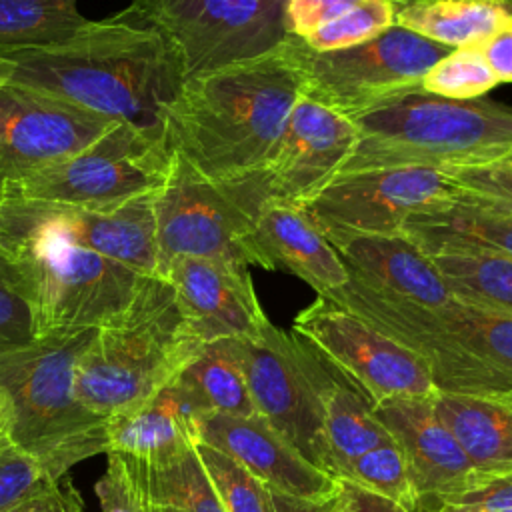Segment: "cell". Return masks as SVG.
Here are the masks:
<instances>
[{"label":"cell","instance_id":"cell-1","mask_svg":"<svg viewBox=\"0 0 512 512\" xmlns=\"http://www.w3.org/2000/svg\"><path fill=\"white\" fill-rule=\"evenodd\" d=\"M0 80L58 96L168 142L166 112L186 80L166 34L128 4L70 38L0 52Z\"/></svg>","mask_w":512,"mask_h":512},{"label":"cell","instance_id":"cell-2","mask_svg":"<svg viewBox=\"0 0 512 512\" xmlns=\"http://www.w3.org/2000/svg\"><path fill=\"white\" fill-rule=\"evenodd\" d=\"M302 88L300 38L286 34L262 54L186 78L166 112L168 146L208 180L260 172Z\"/></svg>","mask_w":512,"mask_h":512},{"label":"cell","instance_id":"cell-3","mask_svg":"<svg viewBox=\"0 0 512 512\" xmlns=\"http://www.w3.org/2000/svg\"><path fill=\"white\" fill-rule=\"evenodd\" d=\"M0 256L26 286L38 338L112 324L152 278L96 252L34 200H0Z\"/></svg>","mask_w":512,"mask_h":512},{"label":"cell","instance_id":"cell-4","mask_svg":"<svg viewBox=\"0 0 512 512\" xmlns=\"http://www.w3.org/2000/svg\"><path fill=\"white\" fill-rule=\"evenodd\" d=\"M424 360L444 394L512 404V318L448 300L426 306L348 282L320 294Z\"/></svg>","mask_w":512,"mask_h":512},{"label":"cell","instance_id":"cell-5","mask_svg":"<svg viewBox=\"0 0 512 512\" xmlns=\"http://www.w3.org/2000/svg\"><path fill=\"white\" fill-rule=\"evenodd\" d=\"M96 328L50 332L32 344L0 352V402L6 436L54 478L96 454H106V418L76 396V364Z\"/></svg>","mask_w":512,"mask_h":512},{"label":"cell","instance_id":"cell-6","mask_svg":"<svg viewBox=\"0 0 512 512\" xmlns=\"http://www.w3.org/2000/svg\"><path fill=\"white\" fill-rule=\"evenodd\" d=\"M358 140L340 174L500 162L512 150V106L410 92L356 120Z\"/></svg>","mask_w":512,"mask_h":512},{"label":"cell","instance_id":"cell-7","mask_svg":"<svg viewBox=\"0 0 512 512\" xmlns=\"http://www.w3.org/2000/svg\"><path fill=\"white\" fill-rule=\"evenodd\" d=\"M202 344L188 328L170 282L152 276L122 318L96 328L76 364V396L108 420L170 384Z\"/></svg>","mask_w":512,"mask_h":512},{"label":"cell","instance_id":"cell-8","mask_svg":"<svg viewBox=\"0 0 512 512\" xmlns=\"http://www.w3.org/2000/svg\"><path fill=\"white\" fill-rule=\"evenodd\" d=\"M268 198L262 170L228 180H208L174 154L170 174L154 194L160 274L178 256L250 268L252 224Z\"/></svg>","mask_w":512,"mask_h":512},{"label":"cell","instance_id":"cell-9","mask_svg":"<svg viewBox=\"0 0 512 512\" xmlns=\"http://www.w3.org/2000/svg\"><path fill=\"white\" fill-rule=\"evenodd\" d=\"M172 156L168 142L116 122L80 152L6 186L0 200L114 208L158 192L170 174Z\"/></svg>","mask_w":512,"mask_h":512},{"label":"cell","instance_id":"cell-10","mask_svg":"<svg viewBox=\"0 0 512 512\" xmlns=\"http://www.w3.org/2000/svg\"><path fill=\"white\" fill-rule=\"evenodd\" d=\"M234 346L256 414L310 464L334 476L324 438V404L336 374L298 334L272 322L258 338L234 340Z\"/></svg>","mask_w":512,"mask_h":512},{"label":"cell","instance_id":"cell-11","mask_svg":"<svg viewBox=\"0 0 512 512\" xmlns=\"http://www.w3.org/2000/svg\"><path fill=\"white\" fill-rule=\"evenodd\" d=\"M452 50L398 24L364 44L330 52L310 50L300 38L302 92L356 120L422 90L424 74Z\"/></svg>","mask_w":512,"mask_h":512},{"label":"cell","instance_id":"cell-12","mask_svg":"<svg viewBox=\"0 0 512 512\" xmlns=\"http://www.w3.org/2000/svg\"><path fill=\"white\" fill-rule=\"evenodd\" d=\"M292 332L370 406L438 392L420 356L326 296L296 314Z\"/></svg>","mask_w":512,"mask_h":512},{"label":"cell","instance_id":"cell-13","mask_svg":"<svg viewBox=\"0 0 512 512\" xmlns=\"http://www.w3.org/2000/svg\"><path fill=\"white\" fill-rule=\"evenodd\" d=\"M458 196L432 168H374L338 174L302 208L328 242L350 234H402L404 222Z\"/></svg>","mask_w":512,"mask_h":512},{"label":"cell","instance_id":"cell-14","mask_svg":"<svg viewBox=\"0 0 512 512\" xmlns=\"http://www.w3.org/2000/svg\"><path fill=\"white\" fill-rule=\"evenodd\" d=\"M176 48L184 76L252 58L286 34L260 0H132Z\"/></svg>","mask_w":512,"mask_h":512},{"label":"cell","instance_id":"cell-15","mask_svg":"<svg viewBox=\"0 0 512 512\" xmlns=\"http://www.w3.org/2000/svg\"><path fill=\"white\" fill-rule=\"evenodd\" d=\"M114 124L58 96L0 80V194L12 182L80 152Z\"/></svg>","mask_w":512,"mask_h":512},{"label":"cell","instance_id":"cell-16","mask_svg":"<svg viewBox=\"0 0 512 512\" xmlns=\"http://www.w3.org/2000/svg\"><path fill=\"white\" fill-rule=\"evenodd\" d=\"M358 140L356 122L300 92L262 168L272 200L304 206L334 180Z\"/></svg>","mask_w":512,"mask_h":512},{"label":"cell","instance_id":"cell-17","mask_svg":"<svg viewBox=\"0 0 512 512\" xmlns=\"http://www.w3.org/2000/svg\"><path fill=\"white\" fill-rule=\"evenodd\" d=\"M182 316L200 342L252 340L270 324L250 268L212 258L178 256L164 268Z\"/></svg>","mask_w":512,"mask_h":512},{"label":"cell","instance_id":"cell-18","mask_svg":"<svg viewBox=\"0 0 512 512\" xmlns=\"http://www.w3.org/2000/svg\"><path fill=\"white\" fill-rule=\"evenodd\" d=\"M432 396H398L372 406L374 418L402 452L422 504L462 492L482 478L436 416Z\"/></svg>","mask_w":512,"mask_h":512},{"label":"cell","instance_id":"cell-19","mask_svg":"<svg viewBox=\"0 0 512 512\" xmlns=\"http://www.w3.org/2000/svg\"><path fill=\"white\" fill-rule=\"evenodd\" d=\"M198 440L236 460L274 492L300 500H322L338 492V478L310 464L260 414H204Z\"/></svg>","mask_w":512,"mask_h":512},{"label":"cell","instance_id":"cell-20","mask_svg":"<svg viewBox=\"0 0 512 512\" xmlns=\"http://www.w3.org/2000/svg\"><path fill=\"white\" fill-rule=\"evenodd\" d=\"M250 266L294 274L316 294L348 282V270L306 210L268 198L252 224Z\"/></svg>","mask_w":512,"mask_h":512},{"label":"cell","instance_id":"cell-21","mask_svg":"<svg viewBox=\"0 0 512 512\" xmlns=\"http://www.w3.org/2000/svg\"><path fill=\"white\" fill-rule=\"evenodd\" d=\"M204 412L176 378L142 404L106 422V454L140 464H162L194 448Z\"/></svg>","mask_w":512,"mask_h":512},{"label":"cell","instance_id":"cell-22","mask_svg":"<svg viewBox=\"0 0 512 512\" xmlns=\"http://www.w3.org/2000/svg\"><path fill=\"white\" fill-rule=\"evenodd\" d=\"M330 244L348 276L374 290L426 306L450 300L430 258L402 234H350Z\"/></svg>","mask_w":512,"mask_h":512},{"label":"cell","instance_id":"cell-23","mask_svg":"<svg viewBox=\"0 0 512 512\" xmlns=\"http://www.w3.org/2000/svg\"><path fill=\"white\" fill-rule=\"evenodd\" d=\"M402 236L424 254L468 250L512 258V214L460 190L450 202L410 216Z\"/></svg>","mask_w":512,"mask_h":512},{"label":"cell","instance_id":"cell-24","mask_svg":"<svg viewBox=\"0 0 512 512\" xmlns=\"http://www.w3.org/2000/svg\"><path fill=\"white\" fill-rule=\"evenodd\" d=\"M432 406L482 478L512 472V404L436 392Z\"/></svg>","mask_w":512,"mask_h":512},{"label":"cell","instance_id":"cell-25","mask_svg":"<svg viewBox=\"0 0 512 512\" xmlns=\"http://www.w3.org/2000/svg\"><path fill=\"white\" fill-rule=\"evenodd\" d=\"M394 24L448 48L484 44L512 24V10L496 0H416L396 6Z\"/></svg>","mask_w":512,"mask_h":512},{"label":"cell","instance_id":"cell-26","mask_svg":"<svg viewBox=\"0 0 512 512\" xmlns=\"http://www.w3.org/2000/svg\"><path fill=\"white\" fill-rule=\"evenodd\" d=\"M176 382L204 414H256L234 338L202 344L196 356L176 376Z\"/></svg>","mask_w":512,"mask_h":512},{"label":"cell","instance_id":"cell-27","mask_svg":"<svg viewBox=\"0 0 512 512\" xmlns=\"http://www.w3.org/2000/svg\"><path fill=\"white\" fill-rule=\"evenodd\" d=\"M452 300L512 318V258L492 252L426 254Z\"/></svg>","mask_w":512,"mask_h":512},{"label":"cell","instance_id":"cell-28","mask_svg":"<svg viewBox=\"0 0 512 512\" xmlns=\"http://www.w3.org/2000/svg\"><path fill=\"white\" fill-rule=\"evenodd\" d=\"M122 460L148 504L170 506L178 512H224L222 502L196 454V446L162 464H140L128 458Z\"/></svg>","mask_w":512,"mask_h":512},{"label":"cell","instance_id":"cell-29","mask_svg":"<svg viewBox=\"0 0 512 512\" xmlns=\"http://www.w3.org/2000/svg\"><path fill=\"white\" fill-rule=\"evenodd\" d=\"M324 438L330 452L332 472L342 470L390 436L372 414V406L338 378L332 382L324 404Z\"/></svg>","mask_w":512,"mask_h":512},{"label":"cell","instance_id":"cell-30","mask_svg":"<svg viewBox=\"0 0 512 512\" xmlns=\"http://www.w3.org/2000/svg\"><path fill=\"white\" fill-rule=\"evenodd\" d=\"M86 22L88 18L70 2L0 0V52L62 42Z\"/></svg>","mask_w":512,"mask_h":512},{"label":"cell","instance_id":"cell-31","mask_svg":"<svg viewBox=\"0 0 512 512\" xmlns=\"http://www.w3.org/2000/svg\"><path fill=\"white\" fill-rule=\"evenodd\" d=\"M338 480H346L366 492L382 496L404 510L422 512V500L412 484L404 456L392 438L352 460Z\"/></svg>","mask_w":512,"mask_h":512},{"label":"cell","instance_id":"cell-32","mask_svg":"<svg viewBox=\"0 0 512 512\" xmlns=\"http://www.w3.org/2000/svg\"><path fill=\"white\" fill-rule=\"evenodd\" d=\"M196 454L224 512H276L272 490L224 452L198 442Z\"/></svg>","mask_w":512,"mask_h":512},{"label":"cell","instance_id":"cell-33","mask_svg":"<svg viewBox=\"0 0 512 512\" xmlns=\"http://www.w3.org/2000/svg\"><path fill=\"white\" fill-rule=\"evenodd\" d=\"M498 84L496 74L482 56V44H474L454 48L450 54L440 58L424 74L420 88L442 98L472 100Z\"/></svg>","mask_w":512,"mask_h":512},{"label":"cell","instance_id":"cell-34","mask_svg":"<svg viewBox=\"0 0 512 512\" xmlns=\"http://www.w3.org/2000/svg\"><path fill=\"white\" fill-rule=\"evenodd\" d=\"M396 6L392 0H366L336 20L312 30L304 40L310 50L330 52L364 44L394 24Z\"/></svg>","mask_w":512,"mask_h":512},{"label":"cell","instance_id":"cell-35","mask_svg":"<svg viewBox=\"0 0 512 512\" xmlns=\"http://www.w3.org/2000/svg\"><path fill=\"white\" fill-rule=\"evenodd\" d=\"M36 338V316L26 286L12 264L0 256V352L28 346Z\"/></svg>","mask_w":512,"mask_h":512},{"label":"cell","instance_id":"cell-36","mask_svg":"<svg viewBox=\"0 0 512 512\" xmlns=\"http://www.w3.org/2000/svg\"><path fill=\"white\" fill-rule=\"evenodd\" d=\"M58 480L34 456L12 444L8 436L0 440V512L10 510Z\"/></svg>","mask_w":512,"mask_h":512},{"label":"cell","instance_id":"cell-37","mask_svg":"<svg viewBox=\"0 0 512 512\" xmlns=\"http://www.w3.org/2000/svg\"><path fill=\"white\" fill-rule=\"evenodd\" d=\"M460 192L512 214V164L490 162L442 170Z\"/></svg>","mask_w":512,"mask_h":512},{"label":"cell","instance_id":"cell-38","mask_svg":"<svg viewBox=\"0 0 512 512\" xmlns=\"http://www.w3.org/2000/svg\"><path fill=\"white\" fill-rule=\"evenodd\" d=\"M422 512H512V472L484 476L462 492L422 504Z\"/></svg>","mask_w":512,"mask_h":512},{"label":"cell","instance_id":"cell-39","mask_svg":"<svg viewBox=\"0 0 512 512\" xmlns=\"http://www.w3.org/2000/svg\"><path fill=\"white\" fill-rule=\"evenodd\" d=\"M100 512H150V504L118 454H106V470L94 486Z\"/></svg>","mask_w":512,"mask_h":512},{"label":"cell","instance_id":"cell-40","mask_svg":"<svg viewBox=\"0 0 512 512\" xmlns=\"http://www.w3.org/2000/svg\"><path fill=\"white\" fill-rule=\"evenodd\" d=\"M366 0H288L284 8V34L306 38L312 30L346 14Z\"/></svg>","mask_w":512,"mask_h":512},{"label":"cell","instance_id":"cell-41","mask_svg":"<svg viewBox=\"0 0 512 512\" xmlns=\"http://www.w3.org/2000/svg\"><path fill=\"white\" fill-rule=\"evenodd\" d=\"M84 500L72 480L62 476L58 482L46 490L26 498L24 502L12 506L6 512H82Z\"/></svg>","mask_w":512,"mask_h":512},{"label":"cell","instance_id":"cell-42","mask_svg":"<svg viewBox=\"0 0 512 512\" xmlns=\"http://www.w3.org/2000/svg\"><path fill=\"white\" fill-rule=\"evenodd\" d=\"M482 56L498 82H512V24L482 44Z\"/></svg>","mask_w":512,"mask_h":512},{"label":"cell","instance_id":"cell-43","mask_svg":"<svg viewBox=\"0 0 512 512\" xmlns=\"http://www.w3.org/2000/svg\"><path fill=\"white\" fill-rule=\"evenodd\" d=\"M340 484V496L344 512H410L400 508L398 504L376 496L372 492H366L346 480H338Z\"/></svg>","mask_w":512,"mask_h":512},{"label":"cell","instance_id":"cell-44","mask_svg":"<svg viewBox=\"0 0 512 512\" xmlns=\"http://www.w3.org/2000/svg\"><path fill=\"white\" fill-rule=\"evenodd\" d=\"M274 508L276 512H344L342 506V496H340V484H338V492L332 494L330 498H322V500H300V498H292L280 492H274Z\"/></svg>","mask_w":512,"mask_h":512},{"label":"cell","instance_id":"cell-45","mask_svg":"<svg viewBox=\"0 0 512 512\" xmlns=\"http://www.w3.org/2000/svg\"><path fill=\"white\" fill-rule=\"evenodd\" d=\"M260 2H262V8L266 10V14H268L274 22L282 24L284 8H286V2H288V0H260ZM282 28H284V24H282Z\"/></svg>","mask_w":512,"mask_h":512},{"label":"cell","instance_id":"cell-46","mask_svg":"<svg viewBox=\"0 0 512 512\" xmlns=\"http://www.w3.org/2000/svg\"><path fill=\"white\" fill-rule=\"evenodd\" d=\"M6 436V414H4V408H2V402H0V440Z\"/></svg>","mask_w":512,"mask_h":512},{"label":"cell","instance_id":"cell-47","mask_svg":"<svg viewBox=\"0 0 512 512\" xmlns=\"http://www.w3.org/2000/svg\"><path fill=\"white\" fill-rule=\"evenodd\" d=\"M392 2H394V6H404V4H410V2H416V0H392ZM496 2H502L512 10V0H496Z\"/></svg>","mask_w":512,"mask_h":512},{"label":"cell","instance_id":"cell-48","mask_svg":"<svg viewBox=\"0 0 512 512\" xmlns=\"http://www.w3.org/2000/svg\"><path fill=\"white\" fill-rule=\"evenodd\" d=\"M150 512H178L176 508L170 506H158V504H150Z\"/></svg>","mask_w":512,"mask_h":512},{"label":"cell","instance_id":"cell-49","mask_svg":"<svg viewBox=\"0 0 512 512\" xmlns=\"http://www.w3.org/2000/svg\"><path fill=\"white\" fill-rule=\"evenodd\" d=\"M500 162H506V164H512V150H510V152H508V154H506V156H504V158H502V160H500Z\"/></svg>","mask_w":512,"mask_h":512},{"label":"cell","instance_id":"cell-50","mask_svg":"<svg viewBox=\"0 0 512 512\" xmlns=\"http://www.w3.org/2000/svg\"><path fill=\"white\" fill-rule=\"evenodd\" d=\"M62 2H70V4H76V0H62Z\"/></svg>","mask_w":512,"mask_h":512}]
</instances>
